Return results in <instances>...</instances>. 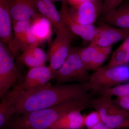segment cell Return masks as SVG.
I'll return each instance as SVG.
<instances>
[{"instance_id":"1","label":"cell","mask_w":129,"mask_h":129,"mask_svg":"<svg viewBox=\"0 0 129 129\" xmlns=\"http://www.w3.org/2000/svg\"><path fill=\"white\" fill-rule=\"evenodd\" d=\"M91 90L89 83H59L32 92H26L17 107L16 113L23 115L36 110L51 107L73 100L88 96Z\"/></svg>"},{"instance_id":"2","label":"cell","mask_w":129,"mask_h":129,"mask_svg":"<svg viewBox=\"0 0 129 129\" xmlns=\"http://www.w3.org/2000/svg\"><path fill=\"white\" fill-rule=\"evenodd\" d=\"M89 97L74 99L57 106L20 115L8 123L10 129H49L62 116L84 110L91 104Z\"/></svg>"},{"instance_id":"3","label":"cell","mask_w":129,"mask_h":129,"mask_svg":"<svg viewBox=\"0 0 129 129\" xmlns=\"http://www.w3.org/2000/svg\"><path fill=\"white\" fill-rule=\"evenodd\" d=\"M79 49L70 48L68 55L62 65L53 72L52 79L61 84L89 83L90 75L80 57Z\"/></svg>"},{"instance_id":"4","label":"cell","mask_w":129,"mask_h":129,"mask_svg":"<svg viewBox=\"0 0 129 129\" xmlns=\"http://www.w3.org/2000/svg\"><path fill=\"white\" fill-rule=\"evenodd\" d=\"M129 80V64L114 67L105 66L95 70L89 83L93 94L123 84Z\"/></svg>"},{"instance_id":"5","label":"cell","mask_w":129,"mask_h":129,"mask_svg":"<svg viewBox=\"0 0 129 129\" xmlns=\"http://www.w3.org/2000/svg\"><path fill=\"white\" fill-rule=\"evenodd\" d=\"M91 105L99 113L102 122L110 129L120 128L129 118V111L116 104L112 98L99 95L91 100Z\"/></svg>"},{"instance_id":"6","label":"cell","mask_w":129,"mask_h":129,"mask_svg":"<svg viewBox=\"0 0 129 129\" xmlns=\"http://www.w3.org/2000/svg\"><path fill=\"white\" fill-rule=\"evenodd\" d=\"M14 55L6 44L0 42V97L2 99L10 88L15 85L18 71Z\"/></svg>"},{"instance_id":"7","label":"cell","mask_w":129,"mask_h":129,"mask_svg":"<svg viewBox=\"0 0 129 129\" xmlns=\"http://www.w3.org/2000/svg\"><path fill=\"white\" fill-rule=\"evenodd\" d=\"M102 0H88L69 7L70 16L74 21L83 25H94L99 14L102 13Z\"/></svg>"},{"instance_id":"8","label":"cell","mask_w":129,"mask_h":129,"mask_svg":"<svg viewBox=\"0 0 129 129\" xmlns=\"http://www.w3.org/2000/svg\"><path fill=\"white\" fill-rule=\"evenodd\" d=\"M56 37L51 44L47 57L49 67L52 72L57 70L67 58L70 50V45L74 36L55 31Z\"/></svg>"},{"instance_id":"9","label":"cell","mask_w":129,"mask_h":129,"mask_svg":"<svg viewBox=\"0 0 129 129\" xmlns=\"http://www.w3.org/2000/svg\"><path fill=\"white\" fill-rule=\"evenodd\" d=\"M129 35V29H124L103 23L97 27L96 33L90 43L100 47H112L113 44L124 41Z\"/></svg>"},{"instance_id":"10","label":"cell","mask_w":129,"mask_h":129,"mask_svg":"<svg viewBox=\"0 0 129 129\" xmlns=\"http://www.w3.org/2000/svg\"><path fill=\"white\" fill-rule=\"evenodd\" d=\"M52 70L45 65L30 68L20 86L25 92H32L49 84L52 78Z\"/></svg>"},{"instance_id":"11","label":"cell","mask_w":129,"mask_h":129,"mask_svg":"<svg viewBox=\"0 0 129 129\" xmlns=\"http://www.w3.org/2000/svg\"><path fill=\"white\" fill-rule=\"evenodd\" d=\"M67 0L62 1L60 13L63 23L72 34L80 37L83 41L90 43L96 33L97 27L94 25H83L73 20L69 12Z\"/></svg>"},{"instance_id":"12","label":"cell","mask_w":129,"mask_h":129,"mask_svg":"<svg viewBox=\"0 0 129 129\" xmlns=\"http://www.w3.org/2000/svg\"><path fill=\"white\" fill-rule=\"evenodd\" d=\"M26 92L20 86H15L13 90L6 95L0 104V127L7 123L9 118L17 111V107L25 96Z\"/></svg>"},{"instance_id":"13","label":"cell","mask_w":129,"mask_h":129,"mask_svg":"<svg viewBox=\"0 0 129 129\" xmlns=\"http://www.w3.org/2000/svg\"><path fill=\"white\" fill-rule=\"evenodd\" d=\"M12 19L8 0H0V38L1 41L13 49V35Z\"/></svg>"},{"instance_id":"14","label":"cell","mask_w":129,"mask_h":129,"mask_svg":"<svg viewBox=\"0 0 129 129\" xmlns=\"http://www.w3.org/2000/svg\"><path fill=\"white\" fill-rule=\"evenodd\" d=\"M12 21L30 20L36 13L35 0H8Z\"/></svg>"},{"instance_id":"15","label":"cell","mask_w":129,"mask_h":129,"mask_svg":"<svg viewBox=\"0 0 129 129\" xmlns=\"http://www.w3.org/2000/svg\"><path fill=\"white\" fill-rule=\"evenodd\" d=\"M39 42L33 43L17 58L18 61L30 68L45 65L47 60L46 53L38 47Z\"/></svg>"},{"instance_id":"16","label":"cell","mask_w":129,"mask_h":129,"mask_svg":"<svg viewBox=\"0 0 129 129\" xmlns=\"http://www.w3.org/2000/svg\"><path fill=\"white\" fill-rule=\"evenodd\" d=\"M31 20L30 31L37 42L41 44L49 41L52 34V24L47 19L36 13Z\"/></svg>"},{"instance_id":"17","label":"cell","mask_w":129,"mask_h":129,"mask_svg":"<svg viewBox=\"0 0 129 129\" xmlns=\"http://www.w3.org/2000/svg\"><path fill=\"white\" fill-rule=\"evenodd\" d=\"M103 18L104 23L120 28L129 29V1L122 3L111 14Z\"/></svg>"},{"instance_id":"18","label":"cell","mask_w":129,"mask_h":129,"mask_svg":"<svg viewBox=\"0 0 129 129\" xmlns=\"http://www.w3.org/2000/svg\"><path fill=\"white\" fill-rule=\"evenodd\" d=\"M84 127L80 111L70 112L59 119L49 129H81Z\"/></svg>"},{"instance_id":"19","label":"cell","mask_w":129,"mask_h":129,"mask_svg":"<svg viewBox=\"0 0 129 129\" xmlns=\"http://www.w3.org/2000/svg\"><path fill=\"white\" fill-rule=\"evenodd\" d=\"M13 37L12 53L14 57L18 55V46L21 40L30 28L31 20L27 21H12Z\"/></svg>"},{"instance_id":"20","label":"cell","mask_w":129,"mask_h":129,"mask_svg":"<svg viewBox=\"0 0 129 129\" xmlns=\"http://www.w3.org/2000/svg\"><path fill=\"white\" fill-rule=\"evenodd\" d=\"M101 47L90 43L88 46L79 49V54L81 59L87 69L90 66Z\"/></svg>"},{"instance_id":"21","label":"cell","mask_w":129,"mask_h":129,"mask_svg":"<svg viewBox=\"0 0 129 129\" xmlns=\"http://www.w3.org/2000/svg\"><path fill=\"white\" fill-rule=\"evenodd\" d=\"M99 95L112 98L129 96V83L122 84L98 93Z\"/></svg>"},{"instance_id":"22","label":"cell","mask_w":129,"mask_h":129,"mask_svg":"<svg viewBox=\"0 0 129 129\" xmlns=\"http://www.w3.org/2000/svg\"><path fill=\"white\" fill-rule=\"evenodd\" d=\"M127 52L122 44L115 50L111 56V59L106 66L114 67L126 64Z\"/></svg>"},{"instance_id":"23","label":"cell","mask_w":129,"mask_h":129,"mask_svg":"<svg viewBox=\"0 0 129 129\" xmlns=\"http://www.w3.org/2000/svg\"><path fill=\"white\" fill-rule=\"evenodd\" d=\"M112 51V47L100 48L92 61L89 70H95L100 67L106 61Z\"/></svg>"},{"instance_id":"24","label":"cell","mask_w":129,"mask_h":129,"mask_svg":"<svg viewBox=\"0 0 129 129\" xmlns=\"http://www.w3.org/2000/svg\"><path fill=\"white\" fill-rule=\"evenodd\" d=\"M101 122L100 115L96 111L83 115L84 126L88 129L91 128Z\"/></svg>"},{"instance_id":"25","label":"cell","mask_w":129,"mask_h":129,"mask_svg":"<svg viewBox=\"0 0 129 129\" xmlns=\"http://www.w3.org/2000/svg\"><path fill=\"white\" fill-rule=\"evenodd\" d=\"M124 0H104L102 13L103 17L111 14L118 8Z\"/></svg>"},{"instance_id":"26","label":"cell","mask_w":129,"mask_h":129,"mask_svg":"<svg viewBox=\"0 0 129 129\" xmlns=\"http://www.w3.org/2000/svg\"><path fill=\"white\" fill-rule=\"evenodd\" d=\"M113 101L124 109L129 111V96L116 97Z\"/></svg>"},{"instance_id":"27","label":"cell","mask_w":129,"mask_h":129,"mask_svg":"<svg viewBox=\"0 0 129 129\" xmlns=\"http://www.w3.org/2000/svg\"><path fill=\"white\" fill-rule=\"evenodd\" d=\"M127 52V57L126 60V64L129 63V35L124 41L122 44Z\"/></svg>"},{"instance_id":"28","label":"cell","mask_w":129,"mask_h":129,"mask_svg":"<svg viewBox=\"0 0 129 129\" xmlns=\"http://www.w3.org/2000/svg\"><path fill=\"white\" fill-rule=\"evenodd\" d=\"M68 4L71 5V6H76L88 0H67Z\"/></svg>"},{"instance_id":"29","label":"cell","mask_w":129,"mask_h":129,"mask_svg":"<svg viewBox=\"0 0 129 129\" xmlns=\"http://www.w3.org/2000/svg\"><path fill=\"white\" fill-rule=\"evenodd\" d=\"M89 129H110L102 122H101L91 128Z\"/></svg>"},{"instance_id":"30","label":"cell","mask_w":129,"mask_h":129,"mask_svg":"<svg viewBox=\"0 0 129 129\" xmlns=\"http://www.w3.org/2000/svg\"><path fill=\"white\" fill-rule=\"evenodd\" d=\"M120 128L129 129V118L122 124Z\"/></svg>"},{"instance_id":"31","label":"cell","mask_w":129,"mask_h":129,"mask_svg":"<svg viewBox=\"0 0 129 129\" xmlns=\"http://www.w3.org/2000/svg\"><path fill=\"white\" fill-rule=\"evenodd\" d=\"M83 129V128H82V129Z\"/></svg>"}]
</instances>
